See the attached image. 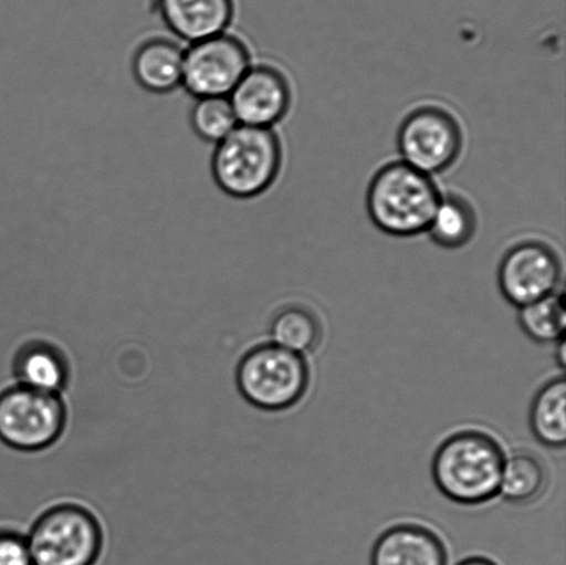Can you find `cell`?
Returning a JSON list of instances; mask_svg holds the SVG:
<instances>
[{
	"label": "cell",
	"mask_w": 566,
	"mask_h": 565,
	"mask_svg": "<svg viewBox=\"0 0 566 565\" xmlns=\"http://www.w3.org/2000/svg\"><path fill=\"white\" fill-rule=\"evenodd\" d=\"M504 459L495 437L480 430L459 431L438 447L432 480L448 500L465 506L482 505L499 495Z\"/></svg>",
	"instance_id": "obj_1"
},
{
	"label": "cell",
	"mask_w": 566,
	"mask_h": 565,
	"mask_svg": "<svg viewBox=\"0 0 566 565\" xmlns=\"http://www.w3.org/2000/svg\"><path fill=\"white\" fill-rule=\"evenodd\" d=\"M440 199L431 176L397 160L371 177L366 209L371 223L385 234L410 238L429 230Z\"/></svg>",
	"instance_id": "obj_2"
},
{
	"label": "cell",
	"mask_w": 566,
	"mask_h": 565,
	"mask_svg": "<svg viewBox=\"0 0 566 565\" xmlns=\"http://www.w3.org/2000/svg\"><path fill=\"white\" fill-rule=\"evenodd\" d=\"M281 166V142L269 127L238 125L216 144L212 158L216 182L234 198L262 196L274 185Z\"/></svg>",
	"instance_id": "obj_3"
},
{
	"label": "cell",
	"mask_w": 566,
	"mask_h": 565,
	"mask_svg": "<svg viewBox=\"0 0 566 565\" xmlns=\"http://www.w3.org/2000/svg\"><path fill=\"white\" fill-rule=\"evenodd\" d=\"M241 395L253 407L279 412L302 401L310 385V369L300 354L265 343L248 352L237 369Z\"/></svg>",
	"instance_id": "obj_4"
},
{
	"label": "cell",
	"mask_w": 566,
	"mask_h": 565,
	"mask_svg": "<svg viewBox=\"0 0 566 565\" xmlns=\"http://www.w3.org/2000/svg\"><path fill=\"white\" fill-rule=\"evenodd\" d=\"M33 565H94L103 551V530L88 509L63 503L49 509L27 536Z\"/></svg>",
	"instance_id": "obj_5"
},
{
	"label": "cell",
	"mask_w": 566,
	"mask_h": 565,
	"mask_svg": "<svg viewBox=\"0 0 566 565\" xmlns=\"http://www.w3.org/2000/svg\"><path fill=\"white\" fill-rule=\"evenodd\" d=\"M66 409L59 395L17 385L0 393V441L17 451H41L63 435Z\"/></svg>",
	"instance_id": "obj_6"
},
{
	"label": "cell",
	"mask_w": 566,
	"mask_h": 565,
	"mask_svg": "<svg viewBox=\"0 0 566 565\" xmlns=\"http://www.w3.org/2000/svg\"><path fill=\"white\" fill-rule=\"evenodd\" d=\"M397 147L401 160L421 174L434 176L457 163L463 149V132L449 111L424 105L399 126Z\"/></svg>",
	"instance_id": "obj_7"
},
{
	"label": "cell",
	"mask_w": 566,
	"mask_h": 565,
	"mask_svg": "<svg viewBox=\"0 0 566 565\" xmlns=\"http://www.w3.org/2000/svg\"><path fill=\"white\" fill-rule=\"evenodd\" d=\"M251 66L245 43L221 33L185 50L181 86L197 98L229 97Z\"/></svg>",
	"instance_id": "obj_8"
},
{
	"label": "cell",
	"mask_w": 566,
	"mask_h": 565,
	"mask_svg": "<svg viewBox=\"0 0 566 565\" xmlns=\"http://www.w3.org/2000/svg\"><path fill=\"white\" fill-rule=\"evenodd\" d=\"M562 279V260L542 241L515 243L499 264L497 282L502 295L518 308L557 293Z\"/></svg>",
	"instance_id": "obj_9"
},
{
	"label": "cell",
	"mask_w": 566,
	"mask_h": 565,
	"mask_svg": "<svg viewBox=\"0 0 566 565\" xmlns=\"http://www.w3.org/2000/svg\"><path fill=\"white\" fill-rule=\"evenodd\" d=\"M229 98L238 124L273 129L291 108L292 91L280 70L256 65L248 70Z\"/></svg>",
	"instance_id": "obj_10"
},
{
	"label": "cell",
	"mask_w": 566,
	"mask_h": 565,
	"mask_svg": "<svg viewBox=\"0 0 566 565\" xmlns=\"http://www.w3.org/2000/svg\"><path fill=\"white\" fill-rule=\"evenodd\" d=\"M158 11L166 27L191 44L226 33L234 0H158Z\"/></svg>",
	"instance_id": "obj_11"
},
{
	"label": "cell",
	"mask_w": 566,
	"mask_h": 565,
	"mask_svg": "<svg viewBox=\"0 0 566 565\" xmlns=\"http://www.w3.org/2000/svg\"><path fill=\"white\" fill-rule=\"evenodd\" d=\"M448 553L434 531L420 524H398L377 538L370 565H447Z\"/></svg>",
	"instance_id": "obj_12"
},
{
	"label": "cell",
	"mask_w": 566,
	"mask_h": 565,
	"mask_svg": "<svg viewBox=\"0 0 566 565\" xmlns=\"http://www.w3.org/2000/svg\"><path fill=\"white\" fill-rule=\"evenodd\" d=\"M182 66L185 49L165 38L144 42L133 55V75L151 93H170L181 86Z\"/></svg>",
	"instance_id": "obj_13"
},
{
	"label": "cell",
	"mask_w": 566,
	"mask_h": 565,
	"mask_svg": "<svg viewBox=\"0 0 566 565\" xmlns=\"http://www.w3.org/2000/svg\"><path fill=\"white\" fill-rule=\"evenodd\" d=\"M14 375L19 385L59 395L70 379L69 362L59 347L48 342H30L15 354Z\"/></svg>",
	"instance_id": "obj_14"
},
{
	"label": "cell",
	"mask_w": 566,
	"mask_h": 565,
	"mask_svg": "<svg viewBox=\"0 0 566 565\" xmlns=\"http://www.w3.org/2000/svg\"><path fill=\"white\" fill-rule=\"evenodd\" d=\"M532 433L541 444L559 450L566 444V380L554 378L542 387L530 411Z\"/></svg>",
	"instance_id": "obj_15"
},
{
	"label": "cell",
	"mask_w": 566,
	"mask_h": 565,
	"mask_svg": "<svg viewBox=\"0 0 566 565\" xmlns=\"http://www.w3.org/2000/svg\"><path fill=\"white\" fill-rule=\"evenodd\" d=\"M476 226L479 220L469 199L458 193H447L441 196L427 234L436 245L454 251L473 240Z\"/></svg>",
	"instance_id": "obj_16"
},
{
	"label": "cell",
	"mask_w": 566,
	"mask_h": 565,
	"mask_svg": "<svg viewBox=\"0 0 566 565\" xmlns=\"http://www.w3.org/2000/svg\"><path fill=\"white\" fill-rule=\"evenodd\" d=\"M547 485V472L541 459L530 452H515L504 459L501 494L514 505H526L541 498Z\"/></svg>",
	"instance_id": "obj_17"
},
{
	"label": "cell",
	"mask_w": 566,
	"mask_h": 565,
	"mask_svg": "<svg viewBox=\"0 0 566 565\" xmlns=\"http://www.w3.org/2000/svg\"><path fill=\"white\" fill-rule=\"evenodd\" d=\"M271 343L300 354L313 353L322 339V325L315 313L303 306H287L274 315Z\"/></svg>",
	"instance_id": "obj_18"
},
{
	"label": "cell",
	"mask_w": 566,
	"mask_h": 565,
	"mask_svg": "<svg viewBox=\"0 0 566 565\" xmlns=\"http://www.w3.org/2000/svg\"><path fill=\"white\" fill-rule=\"evenodd\" d=\"M521 328L532 341L551 345L565 339L566 310L563 293L542 299L520 308Z\"/></svg>",
	"instance_id": "obj_19"
},
{
	"label": "cell",
	"mask_w": 566,
	"mask_h": 565,
	"mask_svg": "<svg viewBox=\"0 0 566 565\" xmlns=\"http://www.w3.org/2000/svg\"><path fill=\"white\" fill-rule=\"evenodd\" d=\"M191 125L203 142L219 144L240 124L229 97H203L193 105Z\"/></svg>",
	"instance_id": "obj_20"
},
{
	"label": "cell",
	"mask_w": 566,
	"mask_h": 565,
	"mask_svg": "<svg viewBox=\"0 0 566 565\" xmlns=\"http://www.w3.org/2000/svg\"><path fill=\"white\" fill-rule=\"evenodd\" d=\"M0 565H33L27 536L0 530Z\"/></svg>",
	"instance_id": "obj_21"
},
{
	"label": "cell",
	"mask_w": 566,
	"mask_h": 565,
	"mask_svg": "<svg viewBox=\"0 0 566 565\" xmlns=\"http://www.w3.org/2000/svg\"><path fill=\"white\" fill-rule=\"evenodd\" d=\"M458 565H497L495 562H492L491 558L475 556L465 558V561L460 562Z\"/></svg>",
	"instance_id": "obj_22"
},
{
	"label": "cell",
	"mask_w": 566,
	"mask_h": 565,
	"mask_svg": "<svg viewBox=\"0 0 566 565\" xmlns=\"http://www.w3.org/2000/svg\"><path fill=\"white\" fill-rule=\"evenodd\" d=\"M557 356H556V359L558 362V367L559 368H565V364H566V343H565V339L563 341H559L557 343Z\"/></svg>",
	"instance_id": "obj_23"
}]
</instances>
